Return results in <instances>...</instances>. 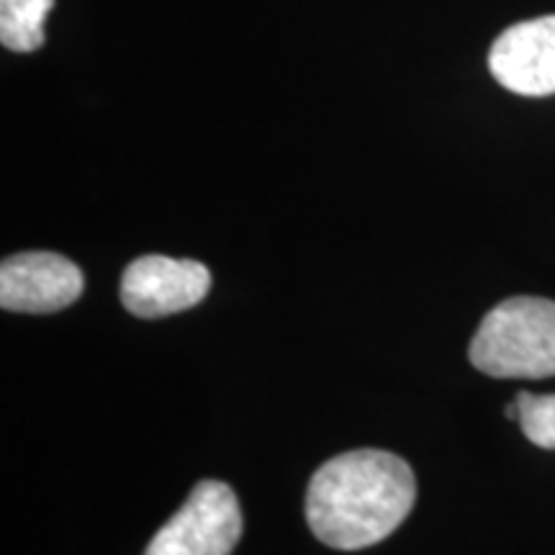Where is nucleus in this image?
Here are the masks:
<instances>
[{"label": "nucleus", "instance_id": "1", "mask_svg": "<svg viewBox=\"0 0 555 555\" xmlns=\"http://www.w3.org/2000/svg\"><path fill=\"white\" fill-rule=\"evenodd\" d=\"M416 478L404 457L352 450L324 463L307 491V522L324 545L360 551L391 535L412 512Z\"/></svg>", "mask_w": 555, "mask_h": 555}, {"label": "nucleus", "instance_id": "5", "mask_svg": "<svg viewBox=\"0 0 555 555\" xmlns=\"http://www.w3.org/2000/svg\"><path fill=\"white\" fill-rule=\"evenodd\" d=\"M80 268L57 253L11 255L0 266V307L24 314H52L82 294Z\"/></svg>", "mask_w": 555, "mask_h": 555}, {"label": "nucleus", "instance_id": "3", "mask_svg": "<svg viewBox=\"0 0 555 555\" xmlns=\"http://www.w3.org/2000/svg\"><path fill=\"white\" fill-rule=\"evenodd\" d=\"M242 538L237 494L221 481H201L144 555H232Z\"/></svg>", "mask_w": 555, "mask_h": 555}, {"label": "nucleus", "instance_id": "2", "mask_svg": "<svg viewBox=\"0 0 555 555\" xmlns=\"http://www.w3.org/2000/svg\"><path fill=\"white\" fill-rule=\"evenodd\" d=\"M468 358L491 378L555 376V301L540 296L506 298L483 317Z\"/></svg>", "mask_w": 555, "mask_h": 555}, {"label": "nucleus", "instance_id": "4", "mask_svg": "<svg viewBox=\"0 0 555 555\" xmlns=\"http://www.w3.org/2000/svg\"><path fill=\"white\" fill-rule=\"evenodd\" d=\"M211 288L204 262L144 255L121 275V304L134 317L157 319L201 304Z\"/></svg>", "mask_w": 555, "mask_h": 555}, {"label": "nucleus", "instance_id": "7", "mask_svg": "<svg viewBox=\"0 0 555 555\" xmlns=\"http://www.w3.org/2000/svg\"><path fill=\"white\" fill-rule=\"evenodd\" d=\"M54 0H0V44L11 52H37Z\"/></svg>", "mask_w": 555, "mask_h": 555}, {"label": "nucleus", "instance_id": "8", "mask_svg": "<svg viewBox=\"0 0 555 555\" xmlns=\"http://www.w3.org/2000/svg\"><path fill=\"white\" fill-rule=\"evenodd\" d=\"M519 427L532 446L555 450V393H517Z\"/></svg>", "mask_w": 555, "mask_h": 555}, {"label": "nucleus", "instance_id": "6", "mask_svg": "<svg viewBox=\"0 0 555 555\" xmlns=\"http://www.w3.org/2000/svg\"><path fill=\"white\" fill-rule=\"evenodd\" d=\"M499 86L517 95L543 99L555 93V16L519 21L499 34L489 52Z\"/></svg>", "mask_w": 555, "mask_h": 555}]
</instances>
